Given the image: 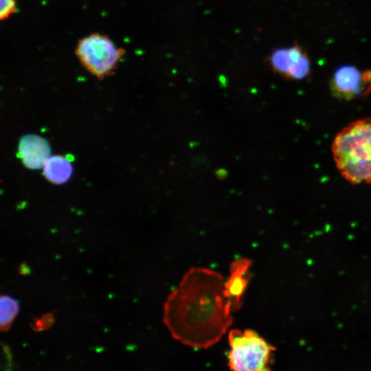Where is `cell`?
Returning a JSON list of instances; mask_svg holds the SVG:
<instances>
[{
	"label": "cell",
	"instance_id": "6da1fadb",
	"mask_svg": "<svg viewBox=\"0 0 371 371\" xmlns=\"http://www.w3.org/2000/svg\"><path fill=\"white\" fill-rule=\"evenodd\" d=\"M223 276L205 267H192L168 297L164 321L172 336L185 345L207 348L231 326L232 308L224 295Z\"/></svg>",
	"mask_w": 371,
	"mask_h": 371
},
{
	"label": "cell",
	"instance_id": "7a4b0ae2",
	"mask_svg": "<svg viewBox=\"0 0 371 371\" xmlns=\"http://www.w3.org/2000/svg\"><path fill=\"white\" fill-rule=\"evenodd\" d=\"M332 153L341 175L352 184L371 183V117L353 121L335 137Z\"/></svg>",
	"mask_w": 371,
	"mask_h": 371
},
{
	"label": "cell",
	"instance_id": "3957f363",
	"mask_svg": "<svg viewBox=\"0 0 371 371\" xmlns=\"http://www.w3.org/2000/svg\"><path fill=\"white\" fill-rule=\"evenodd\" d=\"M228 365L232 371H272L275 348L256 331L232 329L228 335Z\"/></svg>",
	"mask_w": 371,
	"mask_h": 371
},
{
	"label": "cell",
	"instance_id": "277c9868",
	"mask_svg": "<svg viewBox=\"0 0 371 371\" xmlns=\"http://www.w3.org/2000/svg\"><path fill=\"white\" fill-rule=\"evenodd\" d=\"M74 52L82 67L99 80L113 75L126 54L124 48L99 32L80 38Z\"/></svg>",
	"mask_w": 371,
	"mask_h": 371
},
{
	"label": "cell",
	"instance_id": "5b68a950",
	"mask_svg": "<svg viewBox=\"0 0 371 371\" xmlns=\"http://www.w3.org/2000/svg\"><path fill=\"white\" fill-rule=\"evenodd\" d=\"M266 61L273 72L291 80H304L311 72L308 56L297 43L289 47L274 49Z\"/></svg>",
	"mask_w": 371,
	"mask_h": 371
},
{
	"label": "cell",
	"instance_id": "8992f818",
	"mask_svg": "<svg viewBox=\"0 0 371 371\" xmlns=\"http://www.w3.org/2000/svg\"><path fill=\"white\" fill-rule=\"evenodd\" d=\"M371 85V71H361L353 65L338 67L330 81V89L336 98L351 100L362 95Z\"/></svg>",
	"mask_w": 371,
	"mask_h": 371
},
{
	"label": "cell",
	"instance_id": "52a82bcc",
	"mask_svg": "<svg viewBox=\"0 0 371 371\" xmlns=\"http://www.w3.org/2000/svg\"><path fill=\"white\" fill-rule=\"evenodd\" d=\"M251 262L248 258H240L231 264L229 276L224 284V295L232 312L242 306L243 295L251 276Z\"/></svg>",
	"mask_w": 371,
	"mask_h": 371
},
{
	"label": "cell",
	"instance_id": "ba28073f",
	"mask_svg": "<svg viewBox=\"0 0 371 371\" xmlns=\"http://www.w3.org/2000/svg\"><path fill=\"white\" fill-rule=\"evenodd\" d=\"M49 154L50 146L43 137L35 134H26L21 137L17 157L27 168L38 170L43 168Z\"/></svg>",
	"mask_w": 371,
	"mask_h": 371
},
{
	"label": "cell",
	"instance_id": "9c48e42d",
	"mask_svg": "<svg viewBox=\"0 0 371 371\" xmlns=\"http://www.w3.org/2000/svg\"><path fill=\"white\" fill-rule=\"evenodd\" d=\"M43 173L44 177L53 184L65 183L73 174L71 159L60 155L49 156L44 164Z\"/></svg>",
	"mask_w": 371,
	"mask_h": 371
},
{
	"label": "cell",
	"instance_id": "30bf717a",
	"mask_svg": "<svg viewBox=\"0 0 371 371\" xmlns=\"http://www.w3.org/2000/svg\"><path fill=\"white\" fill-rule=\"evenodd\" d=\"M19 304L12 297L3 295L0 299V325L2 331L7 330L19 311Z\"/></svg>",
	"mask_w": 371,
	"mask_h": 371
},
{
	"label": "cell",
	"instance_id": "8fae6325",
	"mask_svg": "<svg viewBox=\"0 0 371 371\" xmlns=\"http://www.w3.org/2000/svg\"><path fill=\"white\" fill-rule=\"evenodd\" d=\"M16 0H0V19L7 20L16 12Z\"/></svg>",
	"mask_w": 371,
	"mask_h": 371
}]
</instances>
